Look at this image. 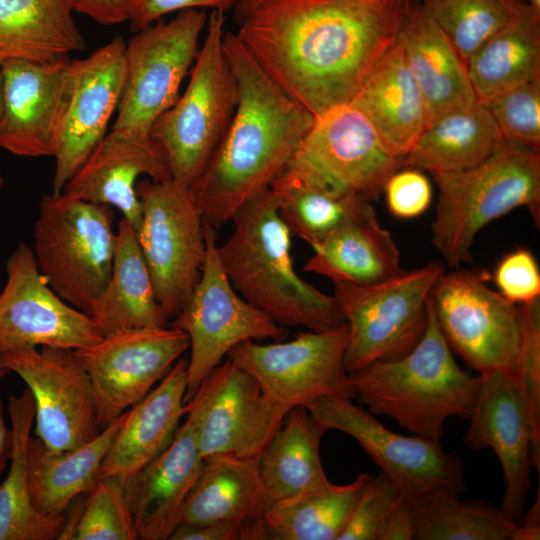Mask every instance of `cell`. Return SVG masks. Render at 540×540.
Instances as JSON below:
<instances>
[{"label": "cell", "instance_id": "obj_53", "mask_svg": "<svg viewBox=\"0 0 540 540\" xmlns=\"http://www.w3.org/2000/svg\"><path fill=\"white\" fill-rule=\"evenodd\" d=\"M264 1L266 0H237L233 8L234 21L238 25L241 24Z\"/></svg>", "mask_w": 540, "mask_h": 540}, {"label": "cell", "instance_id": "obj_20", "mask_svg": "<svg viewBox=\"0 0 540 540\" xmlns=\"http://www.w3.org/2000/svg\"><path fill=\"white\" fill-rule=\"evenodd\" d=\"M125 45L123 38L117 36L88 57L72 59L55 138L54 194L63 191L106 135L122 92Z\"/></svg>", "mask_w": 540, "mask_h": 540}, {"label": "cell", "instance_id": "obj_8", "mask_svg": "<svg viewBox=\"0 0 540 540\" xmlns=\"http://www.w3.org/2000/svg\"><path fill=\"white\" fill-rule=\"evenodd\" d=\"M443 273V264L431 261L375 284L334 283L333 296L349 326V374L374 361L398 359L417 345L427 325V300Z\"/></svg>", "mask_w": 540, "mask_h": 540}, {"label": "cell", "instance_id": "obj_46", "mask_svg": "<svg viewBox=\"0 0 540 540\" xmlns=\"http://www.w3.org/2000/svg\"><path fill=\"white\" fill-rule=\"evenodd\" d=\"M386 203L391 214L398 218H414L424 213L432 199V188L421 170L399 169L387 180Z\"/></svg>", "mask_w": 540, "mask_h": 540}, {"label": "cell", "instance_id": "obj_52", "mask_svg": "<svg viewBox=\"0 0 540 540\" xmlns=\"http://www.w3.org/2000/svg\"><path fill=\"white\" fill-rule=\"evenodd\" d=\"M12 452V433L8 428L4 412L3 404L0 398V480L3 472L10 461Z\"/></svg>", "mask_w": 540, "mask_h": 540}, {"label": "cell", "instance_id": "obj_15", "mask_svg": "<svg viewBox=\"0 0 540 540\" xmlns=\"http://www.w3.org/2000/svg\"><path fill=\"white\" fill-rule=\"evenodd\" d=\"M189 345L184 331L168 325L119 331L74 350L91 381L100 430L142 400Z\"/></svg>", "mask_w": 540, "mask_h": 540}, {"label": "cell", "instance_id": "obj_26", "mask_svg": "<svg viewBox=\"0 0 540 540\" xmlns=\"http://www.w3.org/2000/svg\"><path fill=\"white\" fill-rule=\"evenodd\" d=\"M187 365L188 359L180 358L156 387L128 409L98 478H127L170 444L186 415Z\"/></svg>", "mask_w": 540, "mask_h": 540}, {"label": "cell", "instance_id": "obj_6", "mask_svg": "<svg viewBox=\"0 0 540 540\" xmlns=\"http://www.w3.org/2000/svg\"><path fill=\"white\" fill-rule=\"evenodd\" d=\"M224 22V13H210L184 93L150 130L165 154L171 178L188 189L208 166L237 105V84L223 47Z\"/></svg>", "mask_w": 540, "mask_h": 540}, {"label": "cell", "instance_id": "obj_56", "mask_svg": "<svg viewBox=\"0 0 540 540\" xmlns=\"http://www.w3.org/2000/svg\"><path fill=\"white\" fill-rule=\"evenodd\" d=\"M517 1H525V0H517ZM530 5L540 9V0H527Z\"/></svg>", "mask_w": 540, "mask_h": 540}, {"label": "cell", "instance_id": "obj_34", "mask_svg": "<svg viewBox=\"0 0 540 540\" xmlns=\"http://www.w3.org/2000/svg\"><path fill=\"white\" fill-rule=\"evenodd\" d=\"M71 0H0V63L47 61L86 48Z\"/></svg>", "mask_w": 540, "mask_h": 540}, {"label": "cell", "instance_id": "obj_13", "mask_svg": "<svg viewBox=\"0 0 540 540\" xmlns=\"http://www.w3.org/2000/svg\"><path fill=\"white\" fill-rule=\"evenodd\" d=\"M348 341L345 322L327 330L299 332L291 341L261 344L247 340L227 357L278 405L287 410L309 409L323 398H355L351 376L344 367Z\"/></svg>", "mask_w": 540, "mask_h": 540}, {"label": "cell", "instance_id": "obj_22", "mask_svg": "<svg viewBox=\"0 0 540 540\" xmlns=\"http://www.w3.org/2000/svg\"><path fill=\"white\" fill-rule=\"evenodd\" d=\"M1 67L0 148L21 157H53L72 59H11Z\"/></svg>", "mask_w": 540, "mask_h": 540}, {"label": "cell", "instance_id": "obj_14", "mask_svg": "<svg viewBox=\"0 0 540 540\" xmlns=\"http://www.w3.org/2000/svg\"><path fill=\"white\" fill-rule=\"evenodd\" d=\"M308 410L327 430L354 438L381 471L399 484L406 497L423 493L460 497L465 492L464 465L440 442L396 433L352 399L323 398Z\"/></svg>", "mask_w": 540, "mask_h": 540}, {"label": "cell", "instance_id": "obj_9", "mask_svg": "<svg viewBox=\"0 0 540 540\" xmlns=\"http://www.w3.org/2000/svg\"><path fill=\"white\" fill-rule=\"evenodd\" d=\"M204 231L206 252L200 277L169 323L189 338L186 403L235 346L247 340L282 341L289 334L238 294L220 263L216 228L204 220Z\"/></svg>", "mask_w": 540, "mask_h": 540}, {"label": "cell", "instance_id": "obj_21", "mask_svg": "<svg viewBox=\"0 0 540 540\" xmlns=\"http://www.w3.org/2000/svg\"><path fill=\"white\" fill-rule=\"evenodd\" d=\"M293 158L330 186L370 202L404 167V158L384 147L370 121L350 103L315 117Z\"/></svg>", "mask_w": 540, "mask_h": 540}, {"label": "cell", "instance_id": "obj_50", "mask_svg": "<svg viewBox=\"0 0 540 540\" xmlns=\"http://www.w3.org/2000/svg\"><path fill=\"white\" fill-rule=\"evenodd\" d=\"M415 536L412 505L404 495L388 516L379 540H413Z\"/></svg>", "mask_w": 540, "mask_h": 540}, {"label": "cell", "instance_id": "obj_48", "mask_svg": "<svg viewBox=\"0 0 540 540\" xmlns=\"http://www.w3.org/2000/svg\"><path fill=\"white\" fill-rule=\"evenodd\" d=\"M74 12L84 14L102 25L128 21L131 0H71Z\"/></svg>", "mask_w": 540, "mask_h": 540}, {"label": "cell", "instance_id": "obj_49", "mask_svg": "<svg viewBox=\"0 0 540 540\" xmlns=\"http://www.w3.org/2000/svg\"><path fill=\"white\" fill-rule=\"evenodd\" d=\"M170 540H241L238 527L231 522H211L189 525L181 523Z\"/></svg>", "mask_w": 540, "mask_h": 540}, {"label": "cell", "instance_id": "obj_35", "mask_svg": "<svg viewBox=\"0 0 540 540\" xmlns=\"http://www.w3.org/2000/svg\"><path fill=\"white\" fill-rule=\"evenodd\" d=\"M477 100L540 78V9L522 2L512 18L467 60Z\"/></svg>", "mask_w": 540, "mask_h": 540}, {"label": "cell", "instance_id": "obj_33", "mask_svg": "<svg viewBox=\"0 0 540 540\" xmlns=\"http://www.w3.org/2000/svg\"><path fill=\"white\" fill-rule=\"evenodd\" d=\"M326 431L304 407L287 412L258 460L262 490L269 504L332 484L320 456V443Z\"/></svg>", "mask_w": 540, "mask_h": 540}, {"label": "cell", "instance_id": "obj_27", "mask_svg": "<svg viewBox=\"0 0 540 540\" xmlns=\"http://www.w3.org/2000/svg\"><path fill=\"white\" fill-rule=\"evenodd\" d=\"M350 104L370 121L384 147L400 158L406 157L430 123L399 39L377 62Z\"/></svg>", "mask_w": 540, "mask_h": 540}, {"label": "cell", "instance_id": "obj_4", "mask_svg": "<svg viewBox=\"0 0 540 540\" xmlns=\"http://www.w3.org/2000/svg\"><path fill=\"white\" fill-rule=\"evenodd\" d=\"M427 325L417 345L394 360L374 361L350 374L354 396L374 415H386L409 432L440 442L450 417L468 419L481 376L455 361L427 300Z\"/></svg>", "mask_w": 540, "mask_h": 540}, {"label": "cell", "instance_id": "obj_24", "mask_svg": "<svg viewBox=\"0 0 540 540\" xmlns=\"http://www.w3.org/2000/svg\"><path fill=\"white\" fill-rule=\"evenodd\" d=\"M143 175L155 182L172 179L160 146L151 136L142 137L111 129L61 193L117 208L136 230L142 215L136 185Z\"/></svg>", "mask_w": 540, "mask_h": 540}, {"label": "cell", "instance_id": "obj_19", "mask_svg": "<svg viewBox=\"0 0 540 540\" xmlns=\"http://www.w3.org/2000/svg\"><path fill=\"white\" fill-rule=\"evenodd\" d=\"M0 292V354L42 346L77 350L103 336L93 319L60 298L40 273L32 248L19 243Z\"/></svg>", "mask_w": 540, "mask_h": 540}, {"label": "cell", "instance_id": "obj_38", "mask_svg": "<svg viewBox=\"0 0 540 540\" xmlns=\"http://www.w3.org/2000/svg\"><path fill=\"white\" fill-rule=\"evenodd\" d=\"M370 478L361 473L345 485L271 503L265 512L267 540H339Z\"/></svg>", "mask_w": 540, "mask_h": 540}, {"label": "cell", "instance_id": "obj_45", "mask_svg": "<svg viewBox=\"0 0 540 540\" xmlns=\"http://www.w3.org/2000/svg\"><path fill=\"white\" fill-rule=\"evenodd\" d=\"M494 282L499 293L516 304L540 298V273L533 254L519 248L507 254L497 265Z\"/></svg>", "mask_w": 540, "mask_h": 540}, {"label": "cell", "instance_id": "obj_32", "mask_svg": "<svg viewBox=\"0 0 540 540\" xmlns=\"http://www.w3.org/2000/svg\"><path fill=\"white\" fill-rule=\"evenodd\" d=\"M89 316L103 337L128 329L169 325V319L156 299L136 230L124 218L116 229L109 281Z\"/></svg>", "mask_w": 540, "mask_h": 540}, {"label": "cell", "instance_id": "obj_47", "mask_svg": "<svg viewBox=\"0 0 540 540\" xmlns=\"http://www.w3.org/2000/svg\"><path fill=\"white\" fill-rule=\"evenodd\" d=\"M237 0H131L129 12L130 31L136 33L162 16L186 9H205L225 13L233 9Z\"/></svg>", "mask_w": 540, "mask_h": 540}, {"label": "cell", "instance_id": "obj_1", "mask_svg": "<svg viewBox=\"0 0 540 540\" xmlns=\"http://www.w3.org/2000/svg\"><path fill=\"white\" fill-rule=\"evenodd\" d=\"M409 0H266L236 35L314 117L350 103L398 39Z\"/></svg>", "mask_w": 540, "mask_h": 540}, {"label": "cell", "instance_id": "obj_28", "mask_svg": "<svg viewBox=\"0 0 540 540\" xmlns=\"http://www.w3.org/2000/svg\"><path fill=\"white\" fill-rule=\"evenodd\" d=\"M398 39L430 122L477 101L466 62L418 0L408 1Z\"/></svg>", "mask_w": 540, "mask_h": 540}, {"label": "cell", "instance_id": "obj_37", "mask_svg": "<svg viewBox=\"0 0 540 540\" xmlns=\"http://www.w3.org/2000/svg\"><path fill=\"white\" fill-rule=\"evenodd\" d=\"M12 452L10 467L0 482V540H54L63 531L66 516L45 515L31 501L27 445L34 423L35 402L30 390L8 400Z\"/></svg>", "mask_w": 540, "mask_h": 540}, {"label": "cell", "instance_id": "obj_2", "mask_svg": "<svg viewBox=\"0 0 540 540\" xmlns=\"http://www.w3.org/2000/svg\"><path fill=\"white\" fill-rule=\"evenodd\" d=\"M223 47L237 84V105L212 159L190 189L204 220L216 229L270 188L315 121L267 75L236 33H224Z\"/></svg>", "mask_w": 540, "mask_h": 540}, {"label": "cell", "instance_id": "obj_30", "mask_svg": "<svg viewBox=\"0 0 540 540\" xmlns=\"http://www.w3.org/2000/svg\"><path fill=\"white\" fill-rule=\"evenodd\" d=\"M127 413L128 410L91 441L71 450H52L38 437H29V490L37 511L50 516L63 515L73 500L92 490L101 463Z\"/></svg>", "mask_w": 540, "mask_h": 540}, {"label": "cell", "instance_id": "obj_41", "mask_svg": "<svg viewBox=\"0 0 540 540\" xmlns=\"http://www.w3.org/2000/svg\"><path fill=\"white\" fill-rule=\"evenodd\" d=\"M125 478L97 479L86 495L74 540H137L134 520L125 496Z\"/></svg>", "mask_w": 540, "mask_h": 540}, {"label": "cell", "instance_id": "obj_17", "mask_svg": "<svg viewBox=\"0 0 540 540\" xmlns=\"http://www.w3.org/2000/svg\"><path fill=\"white\" fill-rule=\"evenodd\" d=\"M35 402V436L52 450L78 448L100 432L90 378L74 350L42 346L0 354Z\"/></svg>", "mask_w": 540, "mask_h": 540}, {"label": "cell", "instance_id": "obj_23", "mask_svg": "<svg viewBox=\"0 0 540 540\" xmlns=\"http://www.w3.org/2000/svg\"><path fill=\"white\" fill-rule=\"evenodd\" d=\"M205 459L194 419L186 414L170 444L125 478V496L140 540H168L181 524L187 496Z\"/></svg>", "mask_w": 540, "mask_h": 540}, {"label": "cell", "instance_id": "obj_55", "mask_svg": "<svg viewBox=\"0 0 540 540\" xmlns=\"http://www.w3.org/2000/svg\"><path fill=\"white\" fill-rule=\"evenodd\" d=\"M9 373V370L4 367L0 358V380Z\"/></svg>", "mask_w": 540, "mask_h": 540}, {"label": "cell", "instance_id": "obj_29", "mask_svg": "<svg viewBox=\"0 0 540 540\" xmlns=\"http://www.w3.org/2000/svg\"><path fill=\"white\" fill-rule=\"evenodd\" d=\"M313 250L303 270L333 283L375 284L403 271L397 245L380 226L372 205L337 227Z\"/></svg>", "mask_w": 540, "mask_h": 540}, {"label": "cell", "instance_id": "obj_51", "mask_svg": "<svg viewBox=\"0 0 540 540\" xmlns=\"http://www.w3.org/2000/svg\"><path fill=\"white\" fill-rule=\"evenodd\" d=\"M540 539V491L528 510H524L516 520L510 540H539Z\"/></svg>", "mask_w": 540, "mask_h": 540}, {"label": "cell", "instance_id": "obj_31", "mask_svg": "<svg viewBox=\"0 0 540 540\" xmlns=\"http://www.w3.org/2000/svg\"><path fill=\"white\" fill-rule=\"evenodd\" d=\"M504 139L487 106L477 100L432 120L404 158V167L457 174L486 161Z\"/></svg>", "mask_w": 540, "mask_h": 540}, {"label": "cell", "instance_id": "obj_57", "mask_svg": "<svg viewBox=\"0 0 540 540\" xmlns=\"http://www.w3.org/2000/svg\"><path fill=\"white\" fill-rule=\"evenodd\" d=\"M3 185H4V179H3V177H2V175L0 173V190L3 187Z\"/></svg>", "mask_w": 540, "mask_h": 540}, {"label": "cell", "instance_id": "obj_12", "mask_svg": "<svg viewBox=\"0 0 540 540\" xmlns=\"http://www.w3.org/2000/svg\"><path fill=\"white\" fill-rule=\"evenodd\" d=\"M430 301L450 349L479 374L517 372L522 340L519 304L489 288L478 271L443 273Z\"/></svg>", "mask_w": 540, "mask_h": 540}, {"label": "cell", "instance_id": "obj_36", "mask_svg": "<svg viewBox=\"0 0 540 540\" xmlns=\"http://www.w3.org/2000/svg\"><path fill=\"white\" fill-rule=\"evenodd\" d=\"M270 190L291 234L312 248L371 206L368 200L330 186L295 158L272 182Z\"/></svg>", "mask_w": 540, "mask_h": 540}, {"label": "cell", "instance_id": "obj_5", "mask_svg": "<svg viewBox=\"0 0 540 540\" xmlns=\"http://www.w3.org/2000/svg\"><path fill=\"white\" fill-rule=\"evenodd\" d=\"M439 189L432 242L450 268L472 260L476 235L487 224L525 207L539 227V151L504 139L480 165L452 175H433Z\"/></svg>", "mask_w": 540, "mask_h": 540}, {"label": "cell", "instance_id": "obj_11", "mask_svg": "<svg viewBox=\"0 0 540 540\" xmlns=\"http://www.w3.org/2000/svg\"><path fill=\"white\" fill-rule=\"evenodd\" d=\"M142 215L136 229L156 299L168 319L182 309L205 259L204 217L190 189L173 179L136 185Z\"/></svg>", "mask_w": 540, "mask_h": 540}, {"label": "cell", "instance_id": "obj_44", "mask_svg": "<svg viewBox=\"0 0 540 540\" xmlns=\"http://www.w3.org/2000/svg\"><path fill=\"white\" fill-rule=\"evenodd\" d=\"M519 307L522 340L516 375L533 426L540 432V298Z\"/></svg>", "mask_w": 540, "mask_h": 540}, {"label": "cell", "instance_id": "obj_42", "mask_svg": "<svg viewBox=\"0 0 540 540\" xmlns=\"http://www.w3.org/2000/svg\"><path fill=\"white\" fill-rule=\"evenodd\" d=\"M484 104L506 140L539 151L540 78L508 88Z\"/></svg>", "mask_w": 540, "mask_h": 540}, {"label": "cell", "instance_id": "obj_10", "mask_svg": "<svg viewBox=\"0 0 540 540\" xmlns=\"http://www.w3.org/2000/svg\"><path fill=\"white\" fill-rule=\"evenodd\" d=\"M205 9L180 11L136 32L124 49V82L113 130L149 137L155 120L179 98L199 51Z\"/></svg>", "mask_w": 540, "mask_h": 540}, {"label": "cell", "instance_id": "obj_39", "mask_svg": "<svg viewBox=\"0 0 540 540\" xmlns=\"http://www.w3.org/2000/svg\"><path fill=\"white\" fill-rule=\"evenodd\" d=\"M413 509L415 540H510L516 520L483 500L423 493L407 497Z\"/></svg>", "mask_w": 540, "mask_h": 540}, {"label": "cell", "instance_id": "obj_54", "mask_svg": "<svg viewBox=\"0 0 540 540\" xmlns=\"http://www.w3.org/2000/svg\"><path fill=\"white\" fill-rule=\"evenodd\" d=\"M3 110V75H2V67L0 63V117Z\"/></svg>", "mask_w": 540, "mask_h": 540}, {"label": "cell", "instance_id": "obj_18", "mask_svg": "<svg viewBox=\"0 0 540 540\" xmlns=\"http://www.w3.org/2000/svg\"><path fill=\"white\" fill-rule=\"evenodd\" d=\"M479 375L463 443L472 450L494 451L504 480L501 508L517 520L526 509L531 468L540 470V432L533 426L516 373L494 370Z\"/></svg>", "mask_w": 540, "mask_h": 540}, {"label": "cell", "instance_id": "obj_25", "mask_svg": "<svg viewBox=\"0 0 540 540\" xmlns=\"http://www.w3.org/2000/svg\"><path fill=\"white\" fill-rule=\"evenodd\" d=\"M259 457L215 455L204 466L185 501L181 523H234L241 540H267L265 512L269 505L259 476Z\"/></svg>", "mask_w": 540, "mask_h": 540}, {"label": "cell", "instance_id": "obj_43", "mask_svg": "<svg viewBox=\"0 0 540 540\" xmlns=\"http://www.w3.org/2000/svg\"><path fill=\"white\" fill-rule=\"evenodd\" d=\"M403 496L399 484L384 472L370 476L339 540H379L388 516Z\"/></svg>", "mask_w": 540, "mask_h": 540}, {"label": "cell", "instance_id": "obj_40", "mask_svg": "<svg viewBox=\"0 0 540 540\" xmlns=\"http://www.w3.org/2000/svg\"><path fill=\"white\" fill-rule=\"evenodd\" d=\"M461 58L470 56L515 14L517 0H418Z\"/></svg>", "mask_w": 540, "mask_h": 540}, {"label": "cell", "instance_id": "obj_3", "mask_svg": "<svg viewBox=\"0 0 540 540\" xmlns=\"http://www.w3.org/2000/svg\"><path fill=\"white\" fill-rule=\"evenodd\" d=\"M233 231L217 245L220 263L234 289L283 327L322 331L345 323L333 295L305 281L291 256V232L278 201L266 190L234 215Z\"/></svg>", "mask_w": 540, "mask_h": 540}, {"label": "cell", "instance_id": "obj_7", "mask_svg": "<svg viewBox=\"0 0 540 540\" xmlns=\"http://www.w3.org/2000/svg\"><path fill=\"white\" fill-rule=\"evenodd\" d=\"M110 206L64 193L42 197L34 227L35 261L52 290L90 315L113 265L116 231Z\"/></svg>", "mask_w": 540, "mask_h": 540}, {"label": "cell", "instance_id": "obj_16", "mask_svg": "<svg viewBox=\"0 0 540 540\" xmlns=\"http://www.w3.org/2000/svg\"><path fill=\"white\" fill-rule=\"evenodd\" d=\"M289 410L272 401L258 382L227 357L186 403L205 458H257L280 429Z\"/></svg>", "mask_w": 540, "mask_h": 540}]
</instances>
